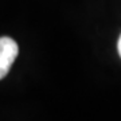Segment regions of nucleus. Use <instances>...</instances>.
I'll return each instance as SVG.
<instances>
[{
	"label": "nucleus",
	"mask_w": 121,
	"mask_h": 121,
	"mask_svg": "<svg viewBox=\"0 0 121 121\" xmlns=\"http://www.w3.org/2000/svg\"><path fill=\"white\" fill-rule=\"evenodd\" d=\"M17 54H19V46L9 36H1L0 38V79L9 73L15 62Z\"/></svg>",
	"instance_id": "1"
},
{
	"label": "nucleus",
	"mask_w": 121,
	"mask_h": 121,
	"mask_svg": "<svg viewBox=\"0 0 121 121\" xmlns=\"http://www.w3.org/2000/svg\"><path fill=\"white\" fill-rule=\"evenodd\" d=\"M117 50H118V54L121 56V35H120V38H118V42H117Z\"/></svg>",
	"instance_id": "2"
}]
</instances>
